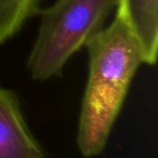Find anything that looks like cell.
I'll return each instance as SVG.
<instances>
[{"label": "cell", "mask_w": 158, "mask_h": 158, "mask_svg": "<svg viewBox=\"0 0 158 158\" xmlns=\"http://www.w3.org/2000/svg\"><path fill=\"white\" fill-rule=\"evenodd\" d=\"M89 76L79 116L77 143L85 157L101 154L106 146L131 80L143 63L141 48L119 15L85 44Z\"/></svg>", "instance_id": "obj_1"}, {"label": "cell", "mask_w": 158, "mask_h": 158, "mask_svg": "<svg viewBox=\"0 0 158 158\" xmlns=\"http://www.w3.org/2000/svg\"><path fill=\"white\" fill-rule=\"evenodd\" d=\"M118 0H56L39 11V31L28 59L34 79L59 75L67 61L103 27Z\"/></svg>", "instance_id": "obj_2"}, {"label": "cell", "mask_w": 158, "mask_h": 158, "mask_svg": "<svg viewBox=\"0 0 158 158\" xmlns=\"http://www.w3.org/2000/svg\"><path fill=\"white\" fill-rule=\"evenodd\" d=\"M0 158H44L27 127L16 97L0 87Z\"/></svg>", "instance_id": "obj_3"}, {"label": "cell", "mask_w": 158, "mask_h": 158, "mask_svg": "<svg viewBox=\"0 0 158 158\" xmlns=\"http://www.w3.org/2000/svg\"><path fill=\"white\" fill-rule=\"evenodd\" d=\"M116 14L135 36L143 63L154 65L158 47V0H118Z\"/></svg>", "instance_id": "obj_4"}, {"label": "cell", "mask_w": 158, "mask_h": 158, "mask_svg": "<svg viewBox=\"0 0 158 158\" xmlns=\"http://www.w3.org/2000/svg\"><path fill=\"white\" fill-rule=\"evenodd\" d=\"M40 0H0V44L12 38L40 11Z\"/></svg>", "instance_id": "obj_5"}]
</instances>
